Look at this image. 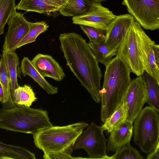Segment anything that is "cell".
<instances>
[{
	"instance_id": "e0dca14e",
	"label": "cell",
	"mask_w": 159,
	"mask_h": 159,
	"mask_svg": "<svg viewBox=\"0 0 159 159\" xmlns=\"http://www.w3.org/2000/svg\"><path fill=\"white\" fill-rule=\"evenodd\" d=\"M35 154L20 146L0 142V159H35Z\"/></svg>"
},
{
	"instance_id": "277c9868",
	"label": "cell",
	"mask_w": 159,
	"mask_h": 159,
	"mask_svg": "<svg viewBox=\"0 0 159 159\" xmlns=\"http://www.w3.org/2000/svg\"><path fill=\"white\" fill-rule=\"evenodd\" d=\"M89 125L82 121L64 126L52 125L33 134L34 142L44 153L61 152L72 147L83 129Z\"/></svg>"
},
{
	"instance_id": "44dd1931",
	"label": "cell",
	"mask_w": 159,
	"mask_h": 159,
	"mask_svg": "<svg viewBox=\"0 0 159 159\" xmlns=\"http://www.w3.org/2000/svg\"><path fill=\"white\" fill-rule=\"evenodd\" d=\"M4 57L11 81V93L12 98L15 90L19 85L17 77L19 72V60L14 52H6L2 50V54Z\"/></svg>"
},
{
	"instance_id": "ba28073f",
	"label": "cell",
	"mask_w": 159,
	"mask_h": 159,
	"mask_svg": "<svg viewBox=\"0 0 159 159\" xmlns=\"http://www.w3.org/2000/svg\"><path fill=\"white\" fill-rule=\"evenodd\" d=\"M101 126L92 122L78 137L73 150L84 149L89 159H107V140Z\"/></svg>"
},
{
	"instance_id": "f546056e",
	"label": "cell",
	"mask_w": 159,
	"mask_h": 159,
	"mask_svg": "<svg viewBox=\"0 0 159 159\" xmlns=\"http://www.w3.org/2000/svg\"><path fill=\"white\" fill-rule=\"evenodd\" d=\"M72 147L65 150L56 153H44L43 158L45 159H79L85 158L82 157H74L71 156L73 151Z\"/></svg>"
},
{
	"instance_id": "30bf717a",
	"label": "cell",
	"mask_w": 159,
	"mask_h": 159,
	"mask_svg": "<svg viewBox=\"0 0 159 159\" xmlns=\"http://www.w3.org/2000/svg\"><path fill=\"white\" fill-rule=\"evenodd\" d=\"M116 16L101 2H93L90 9L81 16L73 17V23L107 30Z\"/></svg>"
},
{
	"instance_id": "52a82bcc",
	"label": "cell",
	"mask_w": 159,
	"mask_h": 159,
	"mask_svg": "<svg viewBox=\"0 0 159 159\" xmlns=\"http://www.w3.org/2000/svg\"><path fill=\"white\" fill-rule=\"evenodd\" d=\"M122 4L144 29L159 28V0H123Z\"/></svg>"
},
{
	"instance_id": "8fae6325",
	"label": "cell",
	"mask_w": 159,
	"mask_h": 159,
	"mask_svg": "<svg viewBox=\"0 0 159 159\" xmlns=\"http://www.w3.org/2000/svg\"><path fill=\"white\" fill-rule=\"evenodd\" d=\"M139 36V47L144 71L159 82V46L146 34L142 27Z\"/></svg>"
},
{
	"instance_id": "836d02e7",
	"label": "cell",
	"mask_w": 159,
	"mask_h": 159,
	"mask_svg": "<svg viewBox=\"0 0 159 159\" xmlns=\"http://www.w3.org/2000/svg\"><path fill=\"white\" fill-rule=\"evenodd\" d=\"M93 2H101L102 1H107V0H92Z\"/></svg>"
},
{
	"instance_id": "603a6c76",
	"label": "cell",
	"mask_w": 159,
	"mask_h": 159,
	"mask_svg": "<svg viewBox=\"0 0 159 159\" xmlns=\"http://www.w3.org/2000/svg\"><path fill=\"white\" fill-rule=\"evenodd\" d=\"M88 45L98 61L106 66L112 57L117 55V52L111 50L105 43L104 40L89 42Z\"/></svg>"
},
{
	"instance_id": "4dcf8cb0",
	"label": "cell",
	"mask_w": 159,
	"mask_h": 159,
	"mask_svg": "<svg viewBox=\"0 0 159 159\" xmlns=\"http://www.w3.org/2000/svg\"><path fill=\"white\" fill-rule=\"evenodd\" d=\"M68 0H44L47 4L59 9L63 7Z\"/></svg>"
},
{
	"instance_id": "d4e9b609",
	"label": "cell",
	"mask_w": 159,
	"mask_h": 159,
	"mask_svg": "<svg viewBox=\"0 0 159 159\" xmlns=\"http://www.w3.org/2000/svg\"><path fill=\"white\" fill-rule=\"evenodd\" d=\"M127 117V110L122 103L120 107L106 120L101 127L103 131H107L108 134L125 122Z\"/></svg>"
},
{
	"instance_id": "7402d4cb",
	"label": "cell",
	"mask_w": 159,
	"mask_h": 159,
	"mask_svg": "<svg viewBox=\"0 0 159 159\" xmlns=\"http://www.w3.org/2000/svg\"><path fill=\"white\" fill-rule=\"evenodd\" d=\"M16 9L41 14L58 11L59 9L47 4L44 0H21L16 5Z\"/></svg>"
},
{
	"instance_id": "3957f363",
	"label": "cell",
	"mask_w": 159,
	"mask_h": 159,
	"mask_svg": "<svg viewBox=\"0 0 159 159\" xmlns=\"http://www.w3.org/2000/svg\"><path fill=\"white\" fill-rule=\"evenodd\" d=\"M52 125L46 110L21 105L0 108V129L33 135Z\"/></svg>"
},
{
	"instance_id": "cb8c5ba5",
	"label": "cell",
	"mask_w": 159,
	"mask_h": 159,
	"mask_svg": "<svg viewBox=\"0 0 159 159\" xmlns=\"http://www.w3.org/2000/svg\"><path fill=\"white\" fill-rule=\"evenodd\" d=\"M37 98L33 89L28 85H24L22 86H19L15 90L12 97L16 105L28 107H30Z\"/></svg>"
},
{
	"instance_id": "5b68a950",
	"label": "cell",
	"mask_w": 159,
	"mask_h": 159,
	"mask_svg": "<svg viewBox=\"0 0 159 159\" xmlns=\"http://www.w3.org/2000/svg\"><path fill=\"white\" fill-rule=\"evenodd\" d=\"M134 121V142L143 152L148 153L159 143L158 112L150 106H146Z\"/></svg>"
},
{
	"instance_id": "d6986e66",
	"label": "cell",
	"mask_w": 159,
	"mask_h": 159,
	"mask_svg": "<svg viewBox=\"0 0 159 159\" xmlns=\"http://www.w3.org/2000/svg\"><path fill=\"white\" fill-rule=\"evenodd\" d=\"M0 82L4 93L3 108L9 109L15 107L11 93V81L8 70L3 55H0Z\"/></svg>"
},
{
	"instance_id": "4fadbf2b",
	"label": "cell",
	"mask_w": 159,
	"mask_h": 159,
	"mask_svg": "<svg viewBox=\"0 0 159 159\" xmlns=\"http://www.w3.org/2000/svg\"><path fill=\"white\" fill-rule=\"evenodd\" d=\"M135 21L129 14L116 16L106 30L105 43L112 51L117 52L125 35Z\"/></svg>"
},
{
	"instance_id": "d6a6232c",
	"label": "cell",
	"mask_w": 159,
	"mask_h": 159,
	"mask_svg": "<svg viewBox=\"0 0 159 159\" xmlns=\"http://www.w3.org/2000/svg\"><path fill=\"white\" fill-rule=\"evenodd\" d=\"M4 101L3 90L0 82V102L3 103Z\"/></svg>"
},
{
	"instance_id": "484cf974",
	"label": "cell",
	"mask_w": 159,
	"mask_h": 159,
	"mask_svg": "<svg viewBox=\"0 0 159 159\" xmlns=\"http://www.w3.org/2000/svg\"><path fill=\"white\" fill-rule=\"evenodd\" d=\"M15 0H0V35L10 18L16 12Z\"/></svg>"
},
{
	"instance_id": "9a60e30c",
	"label": "cell",
	"mask_w": 159,
	"mask_h": 159,
	"mask_svg": "<svg viewBox=\"0 0 159 159\" xmlns=\"http://www.w3.org/2000/svg\"><path fill=\"white\" fill-rule=\"evenodd\" d=\"M133 123L126 120L111 131L106 143L107 152H116L130 143L133 134Z\"/></svg>"
},
{
	"instance_id": "6da1fadb",
	"label": "cell",
	"mask_w": 159,
	"mask_h": 159,
	"mask_svg": "<svg viewBox=\"0 0 159 159\" xmlns=\"http://www.w3.org/2000/svg\"><path fill=\"white\" fill-rule=\"evenodd\" d=\"M59 40L67 65L93 100L99 103L102 73L86 40L75 32L61 34Z\"/></svg>"
},
{
	"instance_id": "2e32d148",
	"label": "cell",
	"mask_w": 159,
	"mask_h": 159,
	"mask_svg": "<svg viewBox=\"0 0 159 159\" xmlns=\"http://www.w3.org/2000/svg\"><path fill=\"white\" fill-rule=\"evenodd\" d=\"M20 70L24 76L31 77L48 93L55 94L58 92L57 87L49 83L36 69L28 57H24L21 60Z\"/></svg>"
},
{
	"instance_id": "7a4b0ae2",
	"label": "cell",
	"mask_w": 159,
	"mask_h": 159,
	"mask_svg": "<svg viewBox=\"0 0 159 159\" xmlns=\"http://www.w3.org/2000/svg\"><path fill=\"white\" fill-rule=\"evenodd\" d=\"M105 67L103 85L99 92L100 119L103 122L122 105L132 80L129 68L117 55Z\"/></svg>"
},
{
	"instance_id": "1f68e13d",
	"label": "cell",
	"mask_w": 159,
	"mask_h": 159,
	"mask_svg": "<svg viewBox=\"0 0 159 159\" xmlns=\"http://www.w3.org/2000/svg\"><path fill=\"white\" fill-rule=\"evenodd\" d=\"M147 159H159V143L151 152L148 153Z\"/></svg>"
},
{
	"instance_id": "ffe728a7",
	"label": "cell",
	"mask_w": 159,
	"mask_h": 159,
	"mask_svg": "<svg viewBox=\"0 0 159 159\" xmlns=\"http://www.w3.org/2000/svg\"><path fill=\"white\" fill-rule=\"evenodd\" d=\"M140 76L145 83L148 98L147 103L159 112V82L145 71Z\"/></svg>"
},
{
	"instance_id": "5bb4252c",
	"label": "cell",
	"mask_w": 159,
	"mask_h": 159,
	"mask_svg": "<svg viewBox=\"0 0 159 159\" xmlns=\"http://www.w3.org/2000/svg\"><path fill=\"white\" fill-rule=\"evenodd\" d=\"M31 62L38 71L44 77H49L60 81L66 77L61 67L50 55L39 53Z\"/></svg>"
},
{
	"instance_id": "9c48e42d",
	"label": "cell",
	"mask_w": 159,
	"mask_h": 159,
	"mask_svg": "<svg viewBox=\"0 0 159 159\" xmlns=\"http://www.w3.org/2000/svg\"><path fill=\"white\" fill-rule=\"evenodd\" d=\"M148 99L145 84L141 76L132 80L123 102L127 110V121L133 123Z\"/></svg>"
},
{
	"instance_id": "ac0fdd59",
	"label": "cell",
	"mask_w": 159,
	"mask_h": 159,
	"mask_svg": "<svg viewBox=\"0 0 159 159\" xmlns=\"http://www.w3.org/2000/svg\"><path fill=\"white\" fill-rule=\"evenodd\" d=\"M93 2L92 0H68L58 11L65 16H81L90 9Z\"/></svg>"
},
{
	"instance_id": "83f0119b",
	"label": "cell",
	"mask_w": 159,
	"mask_h": 159,
	"mask_svg": "<svg viewBox=\"0 0 159 159\" xmlns=\"http://www.w3.org/2000/svg\"><path fill=\"white\" fill-rule=\"evenodd\" d=\"M136 148L133 147L129 143L117 150L112 156H107V159H143Z\"/></svg>"
},
{
	"instance_id": "7c38bea8",
	"label": "cell",
	"mask_w": 159,
	"mask_h": 159,
	"mask_svg": "<svg viewBox=\"0 0 159 159\" xmlns=\"http://www.w3.org/2000/svg\"><path fill=\"white\" fill-rule=\"evenodd\" d=\"M8 29L5 36L3 50L14 52L30 30L32 22L25 19L24 14L15 12L9 19Z\"/></svg>"
},
{
	"instance_id": "4316f807",
	"label": "cell",
	"mask_w": 159,
	"mask_h": 159,
	"mask_svg": "<svg viewBox=\"0 0 159 159\" xmlns=\"http://www.w3.org/2000/svg\"><path fill=\"white\" fill-rule=\"evenodd\" d=\"M48 27L49 26L44 21L32 22L30 30L19 44L17 49L26 44L35 42L37 37L46 31Z\"/></svg>"
},
{
	"instance_id": "8992f818",
	"label": "cell",
	"mask_w": 159,
	"mask_h": 159,
	"mask_svg": "<svg viewBox=\"0 0 159 159\" xmlns=\"http://www.w3.org/2000/svg\"><path fill=\"white\" fill-rule=\"evenodd\" d=\"M141 26L134 21L127 31L117 52L131 72L138 76L144 71L139 47V31Z\"/></svg>"
},
{
	"instance_id": "f1b7e54d",
	"label": "cell",
	"mask_w": 159,
	"mask_h": 159,
	"mask_svg": "<svg viewBox=\"0 0 159 159\" xmlns=\"http://www.w3.org/2000/svg\"><path fill=\"white\" fill-rule=\"evenodd\" d=\"M80 26L89 38V42L104 40L106 30L86 25Z\"/></svg>"
}]
</instances>
